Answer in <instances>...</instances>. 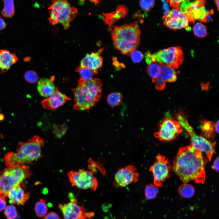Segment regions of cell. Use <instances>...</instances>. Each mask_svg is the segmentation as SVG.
I'll return each mask as SVG.
<instances>
[{"mask_svg":"<svg viewBox=\"0 0 219 219\" xmlns=\"http://www.w3.org/2000/svg\"><path fill=\"white\" fill-rule=\"evenodd\" d=\"M128 13L127 8L124 5H118L115 11L110 13H102V19L110 30L113 23L118 20L125 18Z\"/></svg>","mask_w":219,"mask_h":219,"instance_id":"obj_19","label":"cell"},{"mask_svg":"<svg viewBox=\"0 0 219 219\" xmlns=\"http://www.w3.org/2000/svg\"><path fill=\"white\" fill-rule=\"evenodd\" d=\"M48 9L50 10V17L48 20L53 25L61 23L64 29H68L70 23L78 14L75 7H71L67 0H53Z\"/></svg>","mask_w":219,"mask_h":219,"instance_id":"obj_6","label":"cell"},{"mask_svg":"<svg viewBox=\"0 0 219 219\" xmlns=\"http://www.w3.org/2000/svg\"><path fill=\"white\" fill-rule=\"evenodd\" d=\"M77 203L76 198H73L67 203L59 205L58 208L64 219H91L94 216V212L87 211L85 208Z\"/></svg>","mask_w":219,"mask_h":219,"instance_id":"obj_12","label":"cell"},{"mask_svg":"<svg viewBox=\"0 0 219 219\" xmlns=\"http://www.w3.org/2000/svg\"><path fill=\"white\" fill-rule=\"evenodd\" d=\"M31 173L27 166L8 167L0 173V196L5 198L9 191L30 177Z\"/></svg>","mask_w":219,"mask_h":219,"instance_id":"obj_5","label":"cell"},{"mask_svg":"<svg viewBox=\"0 0 219 219\" xmlns=\"http://www.w3.org/2000/svg\"><path fill=\"white\" fill-rule=\"evenodd\" d=\"M178 4H180L183 2L188 0H170Z\"/></svg>","mask_w":219,"mask_h":219,"instance_id":"obj_43","label":"cell"},{"mask_svg":"<svg viewBox=\"0 0 219 219\" xmlns=\"http://www.w3.org/2000/svg\"><path fill=\"white\" fill-rule=\"evenodd\" d=\"M207 159L201 151L190 145L180 148L173 161L172 170L184 183L193 180L203 184Z\"/></svg>","mask_w":219,"mask_h":219,"instance_id":"obj_1","label":"cell"},{"mask_svg":"<svg viewBox=\"0 0 219 219\" xmlns=\"http://www.w3.org/2000/svg\"><path fill=\"white\" fill-rule=\"evenodd\" d=\"M44 144V140L37 135L27 142H20L16 153L10 152L5 155L6 165L7 167L16 166L36 161L42 156L41 149Z\"/></svg>","mask_w":219,"mask_h":219,"instance_id":"obj_2","label":"cell"},{"mask_svg":"<svg viewBox=\"0 0 219 219\" xmlns=\"http://www.w3.org/2000/svg\"><path fill=\"white\" fill-rule=\"evenodd\" d=\"M6 26V24L4 20L0 17V31L4 29Z\"/></svg>","mask_w":219,"mask_h":219,"instance_id":"obj_41","label":"cell"},{"mask_svg":"<svg viewBox=\"0 0 219 219\" xmlns=\"http://www.w3.org/2000/svg\"><path fill=\"white\" fill-rule=\"evenodd\" d=\"M217 8V10L219 11V0H214Z\"/></svg>","mask_w":219,"mask_h":219,"instance_id":"obj_45","label":"cell"},{"mask_svg":"<svg viewBox=\"0 0 219 219\" xmlns=\"http://www.w3.org/2000/svg\"><path fill=\"white\" fill-rule=\"evenodd\" d=\"M11 204L23 205L29 197V193H26L19 185L11 189L8 195Z\"/></svg>","mask_w":219,"mask_h":219,"instance_id":"obj_20","label":"cell"},{"mask_svg":"<svg viewBox=\"0 0 219 219\" xmlns=\"http://www.w3.org/2000/svg\"><path fill=\"white\" fill-rule=\"evenodd\" d=\"M193 30L195 35L200 38L204 37L207 35V27L201 23H196L193 27Z\"/></svg>","mask_w":219,"mask_h":219,"instance_id":"obj_31","label":"cell"},{"mask_svg":"<svg viewBox=\"0 0 219 219\" xmlns=\"http://www.w3.org/2000/svg\"><path fill=\"white\" fill-rule=\"evenodd\" d=\"M76 71L78 72L81 76V78L86 81H90L93 78L94 75L92 71L89 69L85 68L78 67Z\"/></svg>","mask_w":219,"mask_h":219,"instance_id":"obj_32","label":"cell"},{"mask_svg":"<svg viewBox=\"0 0 219 219\" xmlns=\"http://www.w3.org/2000/svg\"><path fill=\"white\" fill-rule=\"evenodd\" d=\"M178 192L182 197L189 199L192 197L194 195L195 189L191 185L184 183L179 186Z\"/></svg>","mask_w":219,"mask_h":219,"instance_id":"obj_24","label":"cell"},{"mask_svg":"<svg viewBox=\"0 0 219 219\" xmlns=\"http://www.w3.org/2000/svg\"><path fill=\"white\" fill-rule=\"evenodd\" d=\"M172 170V166L166 157L160 154L157 155L155 162L149 169L153 174L155 185L162 187L163 182L169 177Z\"/></svg>","mask_w":219,"mask_h":219,"instance_id":"obj_10","label":"cell"},{"mask_svg":"<svg viewBox=\"0 0 219 219\" xmlns=\"http://www.w3.org/2000/svg\"><path fill=\"white\" fill-rule=\"evenodd\" d=\"M4 214L8 219H14L17 216V211L15 206L8 205L5 208Z\"/></svg>","mask_w":219,"mask_h":219,"instance_id":"obj_33","label":"cell"},{"mask_svg":"<svg viewBox=\"0 0 219 219\" xmlns=\"http://www.w3.org/2000/svg\"><path fill=\"white\" fill-rule=\"evenodd\" d=\"M219 157L218 156L213 162V165L211 166L212 169L215 171L217 172H219Z\"/></svg>","mask_w":219,"mask_h":219,"instance_id":"obj_39","label":"cell"},{"mask_svg":"<svg viewBox=\"0 0 219 219\" xmlns=\"http://www.w3.org/2000/svg\"><path fill=\"white\" fill-rule=\"evenodd\" d=\"M183 131L182 127L178 121L168 116L164 118L159 125L158 131L154 136L163 142L174 140Z\"/></svg>","mask_w":219,"mask_h":219,"instance_id":"obj_9","label":"cell"},{"mask_svg":"<svg viewBox=\"0 0 219 219\" xmlns=\"http://www.w3.org/2000/svg\"><path fill=\"white\" fill-rule=\"evenodd\" d=\"M132 61L135 63L140 62L143 58L142 53L140 51L136 50L133 51L130 55Z\"/></svg>","mask_w":219,"mask_h":219,"instance_id":"obj_37","label":"cell"},{"mask_svg":"<svg viewBox=\"0 0 219 219\" xmlns=\"http://www.w3.org/2000/svg\"><path fill=\"white\" fill-rule=\"evenodd\" d=\"M103 49L99 50L96 52L87 54L82 60L79 67L87 68L93 72L94 75L97 74L98 70L103 65V57L100 56Z\"/></svg>","mask_w":219,"mask_h":219,"instance_id":"obj_17","label":"cell"},{"mask_svg":"<svg viewBox=\"0 0 219 219\" xmlns=\"http://www.w3.org/2000/svg\"><path fill=\"white\" fill-rule=\"evenodd\" d=\"M123 98L121 93L119 92H115L110 93L107 96V102L111 107H113L120 105Z\"/></svg>","mask_w":219,"mask_h":219,"instance_id":"obj_29","label":"cell"},{"mask_svg":"<svg viewBox=\"0 0 219 219\" xmlns=\"http://www.w3.org/2000/svg\"><path fill=\"white\" fill-rule=\"evenodd\" d=\"M155 0H140L139 5L141 9L145 11H150L154 7Z\"/></svg>","mask_w":219,"mask_h":219,"instance_id":"obj_35","label":"cell"},{"mask_svg":"<svg viewBox=\"0 0 219 219\" xmlns=\"http://www.w3.org/2000/svg\"><path fill=\"white\" fill-rule=\"evenodd\" d=\"M24 78L27 82L30 83L36 82L39 79L36 73L33 70L26 71L24 74Z\"/></svg>","mask_w":219,"mask_h":219,"instance_id":"obj_34","label":"cell"},{"mask_svg":"<svg viewBox=\"0 0 219 219\" xmlns=\"http://www.w3.org/2000/svg\"><path fill=\"white\" fill-rule=\"evenodd\" d=\"M219 121L218 120L217 122H216L214 124V128H215V132H217L218 134H219Z\"/></svg>","mask_w":219,"mask_h":219,"instance_id":"obj_42","label":"cell"},{"mask_svg":"<svg viewBox=\"0 0 219 219\" xmlns=\"http://www.w3.org/2000/svg\"><path fill=\"white\" fill-rule=\"evenodd\" d=\"M70 98L59 91L57 88L54 92L41 102L43 108L50 110H54L63 105Z\"/></svg>","mask_w":219,"mask_h":219,"instance_id":"obj_18","label":"cell"},{"mask_svg":"<svg viewBox=\"0 0 219 219\" xmlns=\"http://www.w3.org/2000/svg\"><path fill=\"white\" fill-rule=\"evenodd\" d=\"M191 137L190 145L196 149L204 152L210 161L213 155L215 153L214 147L215 142H212L202 136L196 134L193 131L189 133Z\"/></svg>","mask_w":219,"mask_h":219,"instance_id":"obj_15","label":"cell"},{"mask_svg":"<svg viewBox=\"0 0 219 219\" xmlns=\"http://www.w3.org/2000/svg\"><path fill=\"white\" fill-rule=\"evenodd\" d=\"M145 58L148 64L151 62H156L175 69L182 63L184 55L181 47L176 46L164 49L152 54L147 53Z\"/></svg>","mask_w":219,"mask_h":219,"instance_id":"obj_7","label":"cell"},{"mask_svg":"<svg viewBox=\"0 0 219 219\" xmlns=\"http://www.w3.org/2000/svg\"><path fill=\"white\" fill-rule=\"evenodd\" d=\"M206 2L205 0H195L190 3L184 13L189 22L194 23L196 20H198L201 22L206 23L209 19V17L214 14V11L211 10L208 11L206 10Z\"/></svg>","mask_w":219,"mask_h":219,"instance_id":"obj_13","label":"cell"},{"mask_svg":"<svg viewBox=\"0 0 219 219\" xmlns=\"http://www.w3.org/2000/svg\"><path fill=\"white\" fill-rule=\"evenodd\" d=\"M162 18L163 24L170 29H185L188 31L191 29L188 19L181 11L180 6L173 8L163 16Z\"/></svg>","mask_w":219,"mask_h":219,"instance_id":"obj_11","label":"cell"},{"mask_svg":"<svg viewBox=\"0 0 219 219\" xmlns=\"http://www.w3.org/2000/svg\"><path fill=\"white\" fill-rule=\"evenodd\" d=\"M43 219H61V218L57 213L52 211L46 214Z\"/></svg>","mask_w":219,"mask_h":219,"instance_id":"obj_38","label":"cell"},{"mask_svg":"<svg viewBox=\"0 0 219 219\" xmlns=\"http://www.w3.org/2000/svg\"><path fill=\"white\" fill-rule=\"evenodd\" d=\"M214 124L213 122L205 119L200 121L201 136L207 140L213 138L215 132Z\"/></svg>","mask_w":219,"mask_h":219,"instance_id":"obj_23","label":"cell"},{"mask_svg":"<svg viewBox=\"0 0 219 219\" xmlns=\"http://www.w3.org/2000/svg\"><path fill=\"white\" fill-rule=\"evenodd\" d=\"M140 34L138 23L137 21L114 26L111 32L114 47L122 54L129 56L138 46Z\"/></svg>","mask_w":219,"mask_h":219,"instance_id":"obj_4","label":"cell"},{"mask_svg":"<svg viewBox=\"0 0 219 219\" xmlns=\"http://www.w3.org/2000/svg\"><path fill=\"white\" fill-rule=\"evenodd\" d=\"M80 1L82 2H84L85 0H80ZM91 2L94 3L95 5H98L100 2V0H89Z\"/></svg>","mask_w":219,"mask_h":219,"instance_id":"obj_44","label":"cell"},{"mask_svg":"<svg viewBox=\"0 0 219 219\" xmlns=\"http://www.w3.org/2000/svg\"><path fill=\"white\" fill-rule=\"evenodd\" d=\"M161 71L157 77L153 78L152 82L155 84L156 89L159 90L164 89L167 82H173L177 78V73L175 69L168 65L160 64Z\"/></svg>","mask_w":219,"mask_h":219,"instance_id":"obj_16","label":"cell"},{"mask_svg":"<svg viewBox=\"0 0 219 219\" xmlns=\"http://www.w3.org/2000/svg\"><path fill=\"white\" fill-rule=\"evenodd\" d=\"M54 78L53 76L50 79L44 78L39 80L37 89L39 93L41 96L47 98L55 91L57 87L54 82Z\"/></svg>","mask_w":219,"mask_h":219,"instance_id":"obj_21","label":"cell"},{"mask_svg":"<svg viewBox=\"0 0 219 219\" xmlns=\"http://www.w3.org/2000/svg\"><path fill=\"white\" fill-rule=\"evenodd\" d=\"M4 3L3 9L2 12L3 16L9 18L15 13L14 0H2Z\"/></svg>","mask_w":219,"mask_h":219,"instance_id":"obj_25","label":"cell"},{"mask_svg":"<svg viewBox=\"0 0 219 219\" xmlns=\"http://www.w3.org/2000/svg\"><path fill=\"white\" fill-rule=\"evenodd\" d=\"M159 190L157 186L150 183L147 185L144 189V194L147 200L155 199L158 193Z\"/></svg>","mask_w":219,"mask_h":219,"instance_id":"obj_30","label":"cell"},{"mask_svg":"<svg viewBox=\"0 0 219 219\" xmlns=\"http://www.w3.org/2000/svg\"><path fill=\"white\" fill-rule=\"evenodd\" d=\"M18 60L16 55L6 50H0V70L2 72L7 71Z\"/></svg>","mask_w":219,"mask_h":219,"instance_id":"obj_22","label":"cell"},{"mask_svg":"<svg viewBox=\"0 0 219 219\" xmlns=\"http://www.w3.org/2000/svg\"><path fill=\"white\" fill-rule=\"evenodd\" d=\"M34 210L36 215L41 217L45 216L48 211V206L45 200L42 199L36 202L35 204Z\"/></svg>","mask_w":219,"mask_h":219,"instance_id":"obj_26","label":"cell"},{"mask_svg":"<svg viewBox=\"0 0 219 219\" xmlns=\"http://www.w3.org/2000/svg\"><path fill=\"white\" fill-rule=\"evenodd\" d=\"M139 174L135 166L130 165L119 169L114 176V186L123 187L137 182Z\"/></svg>","mask_w":219,"mask_h":219,"instance_id":"obj_14","label":"cell"},{"mask_svg":"<svg viewBox=\"0 0 219 219\" xmlns=\"http://www.w3.org/2000/svg\"><path fill=\"white\" fill-rule=\"evenodd\" d=\"M53 132L55 136L60 138L65 133L67 129V126L65 124L59 125H54L53 126Z\"/></svg>","mask_w":219,"mask_h":219,"instance_id":"obj_36","label":"cell"},{"mask_svg":"<svg viewBox=\"0 0 219 219\" xmlns=\"http://www.w3.org/2000/svg\"><path fill=\"white\" fill-rule=\"evenodd\" d=\"M68 175L73 186L80 189H90L94 191L97 189V180L91 171L84 169L71 171L68 172Z\"/></svg>","mask_w":219,"mask_h":219,"instance_id":"obj_8","label":"cell"},{"mask_svg":"<svg viewBox=\"0 0 219 219\" xmlns=\"http://www.w3.org/2000/svg\"><path fill=\"white\" fill-rule=\"evenodd\" d=\"M78 85L72 90L74 96V109L88 110L94 106L101 97V80L97 78L86 81L81 78Z\"/></svg>","mask_w":219,"mask_h":219,"instance_id":"obj_3","label":"cell"},{"mask_svg":"<svg viewBox=\"0 0 219 219\" xmlns=\"http://www.w3.org/2000/svg\"><path fill=\"white\" fill-rule=\"evenodd\" d=\"M6 202L5 198L0 196V211L3 210L5 208Z\"/></svg>","mask_w":219,"mask_h":219,"instance_id":"obj_40","label":"cell"},{"mask_svg":"<svg viewBox=\"0 0 219 219\" xmlns=\"http://www.w3.org/2000/svg\"><path fill=\"white\" fill-rule=\"evenodd\" d=\"M147 71L149 75L153 78L158 76L161 71L160 64L156 62H151L147 67Z\"/></svg>","mask_w":219,"mask_h":219,"instance_id":"obj_28","label":"cell"},{"mask_svg":"<svg viewBox=\"0 0 219 219\" xmlns=\"http://www.w3.org/2000/svg\"><path fill=\"white\" fill-rule=\"evenodd\" d=\"M4 118V116L2 114H0V121H2Z\"/></svg>","mask_w":219,"mask_h":219,"instance_id":"obj_46","label":"cell"},{"mask_svg":"<svg viewBox=\"0 0 219 219\" xmlns=\"http://www.w3.org/2000/svg\"><path fill=\"white\" fill-rule=\"evenodd\" d=\"M175 116L181 126L188 133L193 130L189 123L187 116L182 111L180 110L176 113Z\"/></svg>","mask_w":219,"mask_h":219,"instance_id":"obj_27","label":"cell"}]
</instances>
